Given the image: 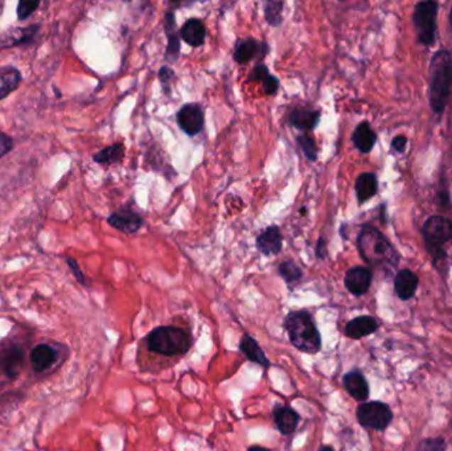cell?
I'll return each instance as SVG.
<instances>
[{
    "label": "cell",
    "instance_id": "7",
    "mask_svg": "<svg viewBox=\"0 0 452 451\" xmlns=\"http://www.w3.org/2000/svg\"><path fill=\"white\" fill-rule=\"evenodd\" d=\"M451 221L442 216H433L424 222V236L426 244L435 251L441 249L443 244L451 237Z\"/></svg>",
    "mask_w": 452,
    "mask_h": 451
},
{
    "label": "cell",
    "instance_id": "12",
    "mask_svg": "<svg viewBox=\"0 0 452 451\" xmlns=\"http://www.w3.org/2000/svg\"><path fill=\"white\" fill-rule=\"evenodd\" d=\"M283 237L278 227H269L257 239V248L262 254L275 256L282 250Z\"/></svg>",
    "mask_w": 452,
    "mask_h": 451
},
{
    "label": "cell",
    "instance_id": "11",
    "mask_svg": "<svg viewBox=\"0 0 452 451\" xmlns=\"http://www.w3.org/2000/svg\"><path fill=\"white\" fill-rule=\"evenodd\" d=\"M23 363H24V352L18 346L9 347L0 354V368L11 379H15L16 376H19Z\"/></svg>",
    "mask_w": 452,
    "mask_h": 451
},
{
    "label": "cell",
    "instance_id": "18",
    "mask_svg": "<svg viewBox=\"0 0 452 451\" xmlns=\"http://www.w3.org/2000/svg\"><path fill=\"white\" fill-rule=\"evenodd\" d=\"M320 119V112L307 107H298L291 112L290 124L299 130H312L318 125Z\"/></svg>",
    "mask_w": 452,
    "mask_h": 451
},
{
    "label": "cell",
    "instance_id": "14",
    "mask_svg": "<svg viewBox=\"0 0 452 451\" xmlns=\"http://www.w3.org/2000/svg\"><path fill=\"white\" fill-rule=\"evenodd\" d=\"M240 351L241 354L245 356L251 363H255V364L260 365L263 368H270L271 366V362L266 357L265 352L262 351L258 342L249 334H245L241 337Z\"/></svg>",
    "mask_w": 452,
    "mask_h": 451
},
{
    "label": "cell",
    "instance_id": "1",
    "mask_svg": "<svg viewBox=\"0 0 452 451\" xmlns=\"http://www.w3.org/2000/svg\"><path fill=\"white\" fill-rule=\"evenodd\" d=\"M285 330L291 344L300 352L316 355L321 349V335L307 311H292L285 317Z\"/></svg>",
    "mask_w": 452,
    "mask_h": 451
},
{
    "label": "cell",
    "instance_id": "23",
    "mask_svg": "<svg viewBox=\"0 0 452 451\" xmlns=\"http://www.w3.org/2000/svg\"><path fill=\"white\" fill-rule=\"evenodd\" d=\"M21 73L16 67H6L0 70V99L13 93L20 85Z\"/></svg>",
    "mask_w": 452,
    "mask_h": 451
},
{
    "label": "cell",
    "instance_id": "4",
    "mask_svg": "<svg viewBox=\"0 0 452 451\" xmlns=\"http://www.w3.org/2000/svg\"><path fill=\"white\" fill-rule=\"evenodd\" d=\"M358 250L363 259L370 263H381L390 261L395 256L392 245L385 240V237L373 228L366 227L363 229L357 240Z\"/></svg>",
    "mask_w": 452,
    "mask_h": 451
},
{
    "label": "cell",
    "instance_id": "30",
    "mask_svg": "<svg viewBox=\"0 0 452 451\" xmlns=\"http://www.w3.org/2000/svg\"><path fill=\"white\" fill-rule=\"evenodd\" d=\"M282 9H283V3L280 1H270L269 4H266L265 18L270 26L277 27L282 23Z\"/></svg>",
    "mask_w": 452,
    "mask_h": 451
},
{
    "label": "cell",
    "instance_id": "3",
    "mask_svg": "<svg viewBox=\"0 0 452 451\" xmlns=\"http://www.w3.org/2000/svg\"><path fill=\"white\" fill-rule=\"evenodd\" d=\"M431 106L435 113H442L452 84V58L450 52L439 50L431 60Z\"/></svg>",
    "mask_w": 452,
    "mask_h": 451
},
{
    "label": "cell",
    "instance_id": "38",
    "mask_svg": "<svg viewBox=\"0 0 452 451\" xmlns=\"http://www.w3.org/2000/svg\"><path fill=\"white\" fill-rule=\"evenodd\" d=\"M248 451H271L270 449H266V447H262V446H258V445H255V446H250Z\"/></svg>",
    "mask_w": 452,
    "mask_h": 451
},
{
    "label": "cell",
    "instance_id": "39",
    "mask_svg": "<svg viewBox=\"0 0 452 451\" xmlns=\"http://www.w3.org/2000/svg\"><path fill=\"white\" fill-rule=\"evenodd\" d=\"M319 451H335V449L332 446H323Z\"/></svg>",
    "mask_w": 452,
    "mask_h": 451
},
{
    "label": "cell",
    "instance_id": "31",
    "mask_svg": "<svg viewBox=\"0 0 452 451\" xmlns=\"http://www.w3.org/2000/svg\"><path fill=\"white\" fill-rule=\"evenodd\" d=\"M298 143L309 161H312V162L316 161L318 148H316V143H315V141L312 138H309L307 135H302V136L298 138Z\"/></svg>",
    "mask_w": 452,
    "mask_h": 451
},
{
    "label": "cell",
    "instance_id": "16",
    "mask_svg": "<svg viewBox=\"0 0 452 451\" xmlns=\"http://www.w3.org/2000/svg\"><path fill=\"white\" fill-rule=\"evenodd\" d=\"M343 384L346 386V392L357 401H364L369 397V386L365 377L358 371L348 372L343 379Z\"/></svg>",
    "mask_w": 452,
    "mask_h": 451
},
{
    "label": "cell",
    "instance_id": "25",
    "mask_svg": "<svg viewBox=\"0 0 452 451\" xmlns=\"http://www.w3.org/2000/svg\"><path fill=\"white\" fill-rule=\"evenodd\" d=\"M353 143L356 146L357 150L361 153H369L375 143V134L373 130L370 129V126L368 124H361L356 127L355 133H353Z\"/></svg>",
    "mask_w": 452,
    "mask_h": 451
},
{
    "label": "cell",
    "instance_id": "9",
    "mask_svg": "<svg viewBox=\"0 0 452 451\" xmlns=\"http://www.w3.org/2000/svg\"><path fill=\"white\" fill-rule=\"evenodd\" d=\"M272 415H274L277 429L280 430L282 435H291L297 430L300 415L291 406L283 405V403H275L272 408Z\"/></svg>",
    "mask_w": 452,
    "mask_h": 451
},
{
    "label": "cell",
    "instance_id": "27",
    "mask_svg": "<svg viewBox=\"0 0 452 451\" xmlns=\"http://www.w3.org/2000/svg\"><path fill=\"white\" fill-rule=\"evenodd\" d=\"M378 190V184L373 173H363L357 178L356 193L357 199L361 202L373 197Z\"/></svg>",
    "mask_w": 452,
    "mask_h": 451
},
{
    "label": "cell",
    "instance_id": "8",
    "mask_svg": "<svg viewBox=\"0 0 452 451\" xmlns=\"http://www.w3.org/2000/svg\"><path fill=\"white\" fill-rule=\"evenodd\" d=\"M177 124L184 133L189 136L202 133L204 127V113L200 106L194 104L183 106L177 113Z\"/></svg>",
    "mask_w": 452,
    "mask_h": 451
},
{
    "label": "cell",
    "instance_id": "5",
    "mask_svg": "<svg viewBox=\"0 0 452 451\" xmlns=\"http://www.w3.org/2000/svg\"><path fill=\"white\" fill-rule=\"evenodd\" d=\"M436 11H438V4L435 1L418 3L414 11V26L417 29L418 40L426 45L433 44L435 40Z\"/></svg>",
    "mask_w": 452,
    "mask_h": 451
},
{
    "label": "cell",
    "instance_id": "2",
    "mask_svg": "<svg viewBox=\"0 0 452 451\" xmlns=\"http://www.w3.org/2000/svg\"><path fill=\"white\" fill-rule=\"evenodd\" d=\"M147 347L155 354L164 356L185 355L192 347V336L184 328L158 327L147 337Z\"/></svg>",
    "mask_w": 452,
    "mask_h": 451
},
{
    "label": "cell",
    "instance_id": "6",
    "mask_svg": "<svg viewBox=\"0 0 452 451\" xmlns=\"http://www.w3.org/2000/svg\"><path fill=\"white\" fill-rule=\"evenodd\" d=\"M357 420L360 425L375 430H384L392 421L389 406L382 403H366L358 406Z\"/></svg>",
    "mask_w": 452,
    "mask_h": 451
},
{
    "label": "cell",
    "instance_id": "19",
    "mask_svg": "<svg viewBox=\"0 0 452 451\" xmlns=\"http://www.w3.org/2000/svg\"><path fill=\"white\" fill-rule=\"evenodd\" d=\"M182 39L191 47H200L206 38V29L202 20L189 19L180 29Z\"/></svg>",
    "mask_w": 452,
    "mask_h": 451
},
{
    "label": "cell",
    "instance_id": "40",
    "mask_svg": "<svg viewBox=\"0 0 452 451\" xmlns=\"http://www.w3.org/2000/svg\"><path fill=\"white\" fill-rule=\"evenodd\" d=\"M450 21H451V27H452V10H451V15H450Z\"/></svg>",
    "mask_w": 452,
    "mask_h": 451
},
{
    "label": "cell",
    "instance_id": "35",
    "mask_svg": "<svg viewBox=\"0 0 452 451\" xmlns=\"http://www.w3.org/2000/svg\"><path fill=\"white\" fill-rule=\"evenodd\" d=\"M67 263H69V268L73 271V274H75V277L77 278L78 282L82 283V285H85L87 281H85V277H84L82 271L78 268L77 262L73 259H67Z\"/></svg>",
    "mask_w": 452,
    "mask_h": 451
},
{
    "label": "cell",
    "instance_id": "26",
    "mask_svg": "<svg viewBox=\"0 0 452 451\" xmlns=\"http://www.w3.org/2000/svg\"><path fill=\"white\" fill-rule=\"evenodd\" d=\"M165 32L168 36V48H167L165 58L175 61L180 52V43H179V36L176 33V23H175L172 12H168L165 15Z\"/></svg>",
    "mask_w": 452,
    "mask_h": 451
},
{
    "label": "cell",
    "instance_id": "22",
    "mask_svg": "<svg viewBox=\"0 0 452 451\" xmlns=\"http://www.w3.org/2000/svg\"><path fill=\"white\" fill-rule=\"evenodd\" d=\"M418 286V277L410 270H402L395 277V293L401 299H410L413 297Z\"/></svg>",
    "mask_w": 452,
    "mask_h": 451
},
{
    "label": "cell",
    "instance_id": "15",
    "mask_svg": "<svg viewBox=\"0 0 452 451\" xmlns=\"http://www.w3.org/2000/svg\"><path fill=\"white\" fill-rule=\"evenodd\" d=\"M58 354L48 344H39L31 351V363L36 372H44L57 362Z\"/></svg>",
    "mask_w": 452,
    "mask_h": 451
},
{
    "label": "cell",
    "instance_id": "32",
    "mask_svg": "<svg viewBox=\"0 0 452 451\" xmlns=\"http://www.w3.org/2000/svg\"><path fill=\"white\" fill-rule=\"evenodd\" d=\"M40 6V1H28V0H23L18 4V18L19 20L28 19L29 16L38 10Z\"/></svg>",
    "mask_w": 452,
    "mask_h": 451
},
{
    "label": "cell",
    "instance_id": "13",
    "mask_svg": "<svg viewBox=\"0 0 452 451\" xmlns=\"http://www.w3.org/2000/svg\"><path fill=\"white\" fill-rule=\"evenodd\" d=\"M107 221L116 231L123 232L127 234L139 231V228L143 224L140 216L133 211L116 212L107 219Z\"/></svg>",
    "mask_w": 452,
    "mask_h": 451
},
{
    "label": "cell",
    "instance_id": "17",
    "mask_svg": "<svg viewBox=\"0 0 452 451\" xmlns=\"http://www.w3.org/2000/svg\"><path fill=\"white\" fill-rule=\"evenodd\" d=\"M262 48H266L265 44H260V41L254 39L238 40L234 48V55L233 58L234 61H237L238 64H245L249 63L251 60L260 56V53H263L266 50H262Z\"/></svg>",
    "mask_w": 452,
    "mask_h": 451
},
{
    "label": "cell",
    "instance_id": "10",
    "mask_svg": "<svg viewBox=\"0 0 452 451\" xmlns=\"http://www.w3.org/2000/svg\"><path fill=\"white\" fill-rule=\"evenodd\" d=\"M372 285L370 270L358 266L348 270L346 276V286L353 295H363Z\"/></svg>",
    "mask_w": 452,
    "mask_h": 451
},
{
    "label": "cell",
    "instance_id": "28",
    "mask_svg": "<svg viewBox=\"0 0 452 451\" xmlns=\"http://www.w3.org/2000/svg\"><path fill=\"white\" fill-rule=\"evenodd\" d=\"M125 156V147L123 144L116 143L104 148L98 154L93 156L94 162L99 164L116 163L122 161Z\"/></svg>",
    "mask_w": 452,
    "mask_h": 451
},
{
    "label": "cell",
    "instance_id": "29",
    "mask_svg": "<svg viewBox=\"0 0 452 451\" xmlns=\"http://www.w3.org/2000/svg\"><path fill=\"white\" fill-rule=\"evenodd\" d=\"M278 273L280 277L286 281V283L289 286L297 285L299 281L303 277V271L299 268L298 265L292 261H285L282 262L278 268Z\"/></svg>",
    "mask_w": 452,
    "mask_h": 451
},
{
    "label": "cell",
    "instance_id": "37",
    "mask_svg": "<svg viewBox=\"0 0 452 451\" xmlns=\"http://www.w3.org/2000/svg\"><path fill=\"white\" fill-rule=\"evenodd\" d=\"M406 146V138L404 136H397L395 141H393V147L398 151H402Z\"/></svg>",
    "mask_w": 452,
    "mask_h": 451
},
{
    "label": "cell",
    "instance_id": "33",
    "mask_svg": "<svg viewBox=\"0 0 452 451\" xmlns=\"http://www.w3.org/2000/svg\"><path fill=\"white\" fill-rule=\"evenodd\" d=\"M417 451H444V442L441 438L426 440L419 445Z\"/></svg>",
    "mask_w": 452,
    "mask_h": 451
},
{
    "label": "cell",
    "instance_id": "24",
    "mask_svg": "<svg viewBox=\"0 0 452 451\" xmlns=\"http://www.w3.org/2000/svg\"><path fill=\"white\" fill-rule=\"evenodd\" d=\"M249 81H260L263 85V90L268 96H272L278 92V87H280V82L278 80L270 75L269 69L265 67V65H257L254 67V69L251 70L250 76H249Z\"/></svg>",
    "mask_w": 452,
    "mask_h": 451
},
{
    "label": "cell",
    "instance_id": "34",
    "mask_svg": "<svg viewBox=\"0 0 452 451\" xmlns=\"http://www.w3.org/2000/svg\"><path fill=\"white\" fill-rule=\"evenodd\" d=\"M12 147H13L12 138L7 134H4L3 131H0V158L9 154L12 150Z\"/></svg>",
    "mask_w": 452,
    "mask_h": 451
},
{
    "label": "cell",
    "instance_id": "36",
    "mask_svg": "<svg viewBox=\"0 0 452 451\" xmlns=\"http://www.w3.org/2000/svg\"><path fill=\"white\" fill-rule=\"evenodd\" d=\"M173 70L172 69H170L168 67H163L160 70H159V78H160V81L163 82V84H168L171 80L173 78Z\"/></svg>",
    "mask_w": 452,
    "mask_h": 451
},
{
    "label": "cell",
    "instance_id": "21",
    "mask_svg": "<svg viewBox=\"0 0 452 451\" xmlns=\"http://www.w3.org/2000/svg\"><path fill=\"white\" fill-rule=\"evenodd\" d=\"M378 328V323L375 317H358L351 320L346 326V335L351 339H361L364 336L373 334Z\"/></svg>",
    "mask_w": 452,
    "mask_h": 451
},
{
    "label": "cell",
    "instance_id": "20",
    "mask_svg": "<svg viewBox=\"0 0 452 451\" xmlns=\"http://www.w3.org/2000/svg\"><path fill=\"white\" fill-rule=\"evenodd\" d=\"M38 31H39V26H32L27 28H15L11 32L9 31L4 36L0 38V48L16 47V45L31 43L36 36Z\"/></svg>",
    "mask_w": 452,
    "mask_h": 451
}]
</instances>
